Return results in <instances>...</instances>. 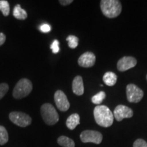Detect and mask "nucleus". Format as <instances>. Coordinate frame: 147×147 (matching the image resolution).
<instances>
[{
    "mask_svg": "<svg viewBox=\"0 0 147 147\" xmlns=\"http://www.w3.org/2000/svg\"><path fill=\"white\" fill-rule=\"evenodd\" d=\"M96 123L101 127H108L113 123L114 115L111 110L106 106H97L93 111Z\"/></svg>",
    "mask_w": 147,
    "mask_h": 147,
    "instance_id": "nucleus-1",
    "label": "nucleus"
},
{
    "mask_svg": "<svg viewBox=\"0 0 147 147\" xmlns=\"http://www.w3.org/2000/svg\"><path fill=\"white\" fill-rule=\"evenodd\" d=\"M100 7L104 15L110 18L118 16L122 10L121 3L118 0H102Z\"/></svg>",
    "mask_w": 147,
    "mask_h": 147,
    "instance_id": "nucleus-2",
    "label": "nucleus"
},
{
    "mask_svg": "<svg viewBox=\"0 0 147 147\" xmlns=\"http://www.w3.org/2000/svg\"><path fill=\"white\" fill-rule=\"evenodd\" d=\"M40 113L42 119L48 125H53L58 122L59 115L52 104H45L41 106Z\"/></svg>",
    "mask_w": 147,
    "mask_h": 147,
    "instance_id": "nucleus-3",
    "label": "nucleus"
},
{
    "mask_svg": "<svg viewBox=\"0 0 147 147\" xmlns=\"http://www.w3.org/2000/svg\"><path fill=\"white\" fill-rule=\"evenodd\" d=\"M33 89L32 82L27 78H22L16 83L14 88L13 97L16 99H22L29 95Z\"/></svg>",
    "mask_w": 147,
    "mask_h": 147,
    "instance_id": "nucleus-4",
    "label": "nucleus"
},
{
    "mask_svg": "<svg viewBox=\"0 0 147 147\" xmlns=\"http://www.w3.org/2000/svg\"><path fill=\"white\" fill-rule=\"evenodd\" d=\"M9 118L14 124L21 127H25L32 122L30 116L21 112H12L9 115Z\"/></svg>",
    "mask_w": 147,
    "mask_h": 147,
    "instance_id": "nucleus-5",
    "label": "nucleus"
},
{
    "mask_svg": "<svg viewBox=\"0 0 147 147\" xmlns=\"http://www.w3.org/2000/svg\"><path fill=\"white\" fill-rule=\"evenodd\" d=\"M127 98L131 103H138L142 99L144 92L138 87L134 84H129L126 88Z\"/></svg>",
    "mask_w": 147,
    "mask_h": 147,
    "instance_id": "nucleus-6",
    "label": "nucleus"
},
{
    "mask_svg": "<svg viewBox=\"0 0 147 147\" xmlns=\"http://www.w3.org/2000/svg\"><path fill=\"white\" fill-rule=\"evenodd\" d=\"M80 138L82 142L84 143L92 142L99 144L102 142L103 136L100 132L94 130H85L80 134Z\"/></svg>",
    "mask_w": 147,
    "mask_h": 147,
    "instance_id": "nucleus-7",
    "label": "nucleus"
},
{
    "mask_svg": "<svg viewBox=\"0 0 147 147\" xmlns=\"http://www.w3.org/2000/svg\"><path fill=\"white\" fill-rule=\"evenodd\" d=\"M55 102L57 107L62 112H65L69 108V102L65 93L61 90H58L55 93Z\"/></svg>",
    "mask_w": 147,
    "mask_h": 147,
    "instance_id": "nucleus-8",
    "label": "nucleus"
},
{
    "mask_svg": "<svg viewBox=\"0 0 147 147\" xmlns=\"http://www.w3.org/2000/svg\"><path fill=\"white\" fill-rule=\"evenodd\" d=\"M133 110L124 105L117 106L113 113L114 117L117 121H121L124 119L131 118L133 117Z\"/></svg>",
    "mask_w": 147,
    "mask_h": 147,
    "instance_id": "nucleus-9",
    "label": "nucleus"
},
{
    "mask_svg": "<svg viewBox=\"0 0 147 147\" xmlns=\"http://www.w3.org/2000/svg\"><path fill=\"white\" fill-rule=\"evenodd\" d=\"M137 64V61L133 57H124L119 60L117 69L120 71H125L133 68Z\"/></svg>",
    "mask_w": 147,
    "mask_h": 147,
    "instance_id": "nucleus-10",
    "label": "nucleus"
},
{
    "mask_svg": "<svg viewBox=\"0 0 147 147\" xmlns=\"http://www.w3.org/2000/svg\"><path fill=\"white\" fill-rule=\"evenodd\" d=\"M95 61V55L93 53L86 52L79 57L78 63V65L82 67H91L94 65Z\"/></svg>",
    "mask_w": 147,
    "mask_h": 147,
    "instance_id": "nucleus-11",
    "label": "nucleus"
},
{
    "mask_svg": "<svg viewBox=\"0 0 147 147\" xmlns=\"http://www.w3.org/2000/svg\"><path fill=\"white\" fill-rule=\"evenodd\" d=\"M72 91L76 95H82L84 93L83 80L80 76H77L72 82Z\"/></svg>",
    "mask_w": 147,
    "mask_h": 147,
    "instance_id": "nucleus-12",
    "label": "nucleus"
},
{
    "mask_svg": "<svg viewBox=\"0 0 147 147\" xmlns=\"http://www.w3.org/2000/svg\"><path fill=\"white\" fill-rule=\"evenodd\" d=\"M80 124V116L74 113L71 115L66 121V126L70 130L74 129Z\"/></svg>",
    "mask_w": 147,
    "mask_h": 147,
    "instance_id": "nucleus-13",
    "label": "nucleus"
},
{
    "mask_svg": "<svg viewBox=\"0 0 147 147\" xmlns=\"http://www.w3.org/2000/svg\"><path fill=\"white\" fill-rule=\"evenodd\" d=\"M103 80L106 85L112 87V86L115 85L117 82V76L112 71H108V72L105 73V74L103 76Z\"/></svg>",
    "mask_w": 147,
    "mask_h": 147,
    "instance_id": "nucleus-14",
    "label": "nucleus"
},
{
    "mask_svg": "<svg viewBox=\"0 0 147 147\" xmlns=\"http://www.w3.org/2000/svg\"><path fill=\"white\" fill-rule=\"evenodd\" d=\"M57 142L62 147H75V143L73 140L65 136L59 137Z\"/></svg>",
    "mask_w": 147,
    "mask_h": 147,
    "instance_id": "nucleus-15",
    "label": "nucleus"
},
{
    "mask_svg": "<svg viewBox=\"0 0 147 147\" xmlns=\"http://www.w3.org/2000/svg\"><path fill=\"white\" fill-rule=\"evenodd\" d=\"M13 15L18 20H25L27 17V12L23 8H21L19 4L16 5L14 7L13 10Z\"/></svg>",
    "mask_w": 147,
    "mask_h": 147,
    "instance_id": "nucleus-16",
    "label": "nucleus"
},
{
    "mask_svg": "<svg viewBox=\"0 0 147 147\" xmlns=\"http://www.w3.org/2000/svg\"><path fill=\"white\" fill-rule=\"evenodd\" d=\"M8 141V134L4 127L0 125V145L6 144Z\"/></svg>",
    "mask_w": 147,
    "mask_h": 147,
    "instance_id": "nucleus-17",
    "label": "nucleus"
},
{
    "mask_svg": "<svg viewBox=\"0 0 147 147\" xmlns=\"http://www.w3.org/2000/svg\"><path fill=\"white\" fill-rule=\"evenodd\" d=\"M0 11L2 12L3 15L7 16L10 13V5L8 1L0 0Z\"/></svg>",
    "mask_w": 147,
    "mask_h": 147,
    "instance_id": "nucleus-18",
    "label": "nucleus"
},
{
    "mask_svg": "<svg viewBox=\"0 0 147 147\" xmlns=\"http://www.w3.org/2000/svg\"><path fill=\"white\" fill-rule=\"evenodd\" d=\"M106 97V93L104 91H100L98 93H97L96 95H95L94 96L92 97L91 101L93 104L99 105L102 102V101L105 99Z\"/></svg>",
    "mask_w": 147,
    "mask_h": 147,
    "instance_id": "nucleus-19",
    "label": "nucleus"
},
{
    "mask_svg": "<svg viewBox=\"0 0 147 147\" xmlns=\"http://www.w3.org/2000/svg\"><path fill=\"white\" fill-rule=\"evenodd\" d=\"M67 42H68V46L70 49H76L78 45V38L76 36L70 35L66 38Z\"/></svg>",
    "mask_w": 147,
    "mask_h": 147,
    "instance_id": "nucleus-20",
    "label": "nucleus"
},
{
    "mask_svg": "<svg viewBox=\"0 0 147 147\" xmlns=\"http://www.w3.org/2000/svg\"><path fill=\"white\" fill-rule=\"evenodd\" d=\"M9 87L8 84L6 83H1L0 84V100L4 97L6 94L7 92L8 91Z\"/></svg>",
    "mask_w": 147,
    "mask_h": 147,
    "instance_id": "nucleus-21",
    "label": "nucleus"
},
{
    "mask_svg": "<svg viewBox=\"0 0 147 147\" xmlns=\"http://www.w3.org/2000/svg\"><path fill=\"white\" fill-rule=\"evenodd\" d=\"M51 49L54 54H57L59 51V42L57 40H55L51 45Z\"/></svg>",
    "mask_w": 147,
    "mask_h": 147,
    "instance_id": "nucleus-22",
    "label": "nucleus"
},
{
    "mask_svg": "<svg viewBox=\"0 0 147 147\" xmlns=\"http://www.w3.org/2000/svg\"><path fill=\"white\" fill-rule=\"evenodd\" d=\"M134 147H147V142L143 139H138L133 144Z\"/></svg>",
    "mask_w": 147,
    "mask_h": 147,
    "instance_id": "nucleus-23",
    "label": "nucleus"
},
{
    "mask_svg": "<svg viewBox=\"0 0 147 147\" xmlns=\"http://www.w3.org/2000/svg\"><path fill=\"white\" fill-rule=\"evenodd\" d=\"M40 30L43 33H49L51 32V27L49 24H43L40 27Z\"/></svg>",
    "mask_w": 147,
    "mask_h": 147,
    "instance_id": "nucleus-24",
    "label": "nucleus"
},
{
    "mask_svg": "<svg viewBox=\"0 0 147 147\" xmlns=\"http://www.w3.org/2000/svg\"><path fill=\"white\" fill-rule=\"evenodd\" d=\"M72 2H73L72 0H60L59 1L60 4H61L62 5H69L71 3H72Z\"/></svg>",
    "mask_w": 147,
    "mask_h": 147,
    "instance_id": "nucleus-25",
    "label": "nucleus"
},
{
    "mask_svg": "<svg viewBox=\"0 0 147 147\" xmlns=\"http://www.w3.org/2000/svg\"><path fill=\"white\" fill-rule=\"evenodd\" d=\"M5 41V36L3 33H0V46L4 44Z\"/></svg>",
    "mask_w": 147,
    "mask_h": 147,
    "instance_id": "nucleus-26",
    "label": "nucleus"
},
{
    "mask_svg": "<svg viewBox=\"0 0 147 147\" xmlns=\"http://www.w3.org/2000/svg\"><path fill=\"white\" fill-rule=\"evenodd\" d=\"M146 79H147V76H146Z\"/></svg>",
    "mask_w": 147,
    "mask_h": 147,
    "instance_id": "nucleus-27",
    "label": "nucleus"
}]
</instances>
